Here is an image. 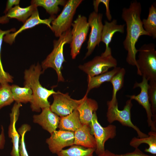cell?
<instances>
[{"instance_id": "ac0fdd59", "label": "cell", "mask_w": 156, "mask_h": 156, "mask_svg": "<svg viewBox=\"0 0 156 156\" xmlns=\"http://www.w3.org/2000/svg\"><path fill=\"white\" fill-rule=\"evenodd\" d=\"M74 133V145L96 149V140L94 136L91 133L89 125H83Z\"/></svg>"}, {"instance_id": "7a4b0ae2", "label": "cell", "mask_w": 156, "mask_h": 156, "mask_svg": "<svg viewBox=\"0 0 156 156\" xmlns=\"http://www.w3.org/2000/svg\"><path fill=\"white\" fill-rule=\"evenodd\" d=\"M43 73L41 65L39 63L36 65H32L24 73V86L29 87L32 92L33 98L30 103L31 108L34 112H39L43 108L50 107L48 99L51 95L57 92L53 88L48 90L42 86L39 79Z\"/></svg>"}, {"instance_id": "2e32d148", "label": "cell", "mask_w": 156, "mask_h": 156, "mask_svg": "<svg viewBox=\"0 0 156 156\" xmlns=\"http://www.w3.org/2000/svg\"><path fill=\"white\" fill-rule=\"evenodd\" d=\"M40 114L33 116V122L51 134L58 127L60 117L53 112L50 107L43 108Z\"/></svg>"}, {"instance_id": "4fadbf2b", "label": "cell", "mask_w": 156, "mask_h": 156, "mask_svg": "<svg viewBox=\"0 0 156 156\" xmlns=\"http://www.w3.org/2000/svg\"><path fill=\"white\" fill-rule=\"evenodd\" d=\"M51 134L46 139V142L52 153L57 154L64 147L74 145V132L59 129Z\"/></svg>"}, {"instance_id": "8fae6325", "label": "cell", "mask_w": 156, "mask_h": 156, "mask_svg": "<svg viewBox=\"0 0 156 156\" xmlns=\"http://www.w3.org/2000/svg\"><path fill=\"white\" fill-rule=\"evenodd\" d=\"M103 15L93 11L89 16L88 20L91 31L87 42V51L84 59L90 56L97 45L101 42L102 32L103 27L102 23Z\"/></svg>"}, {"instance_id": "cb8c5ba5", "label": "cell", "mask_w": 156, "mask_h": 156, "mask_svg": "<svg viewBox=\"0 0 156 156\" xmlns=\"http://www.w3.org/2000/svg\"><path fill=\"white\" fill-rule=\"evenodd\" d=\"M11 90L14 101L16 102L26 103L31 101L33 98L32 92L28 86L21 87L16 85L11 86Z\"/></svg>"}, {"instance_id": "8d00e7d4", "label": "cell", "mask_w": 156, "mask_h": 156, "mask_svg": "<svg viewBox=\"0 0 156 156\" xmlns=\"http://www.w3.org/2000/svg\"><path fill=\"white\" fill-rule=\"evenodd\" d=\"M96 156H115V154L109 150H106L103 153Z\"/></svg>"}, {"instance_id": "9a60e30c", "label": "cell", "mask_w": 156, "mask_h": 156, "mask_svg": "<svg viewBox=\"0 0 156 156\" xmlns=\"http://www.w3.org/2000/svg\"><path fill=\"white\" fill-rule=\"evenodd\" d=\"M22 106L21 103L16 102L10 115V122L8 127V135L11 139L12 143V149L10 153L11 156H20V135L16 130V125L19 115L20 108Z\"/></svg>"}, {"instance_id": "e575fe53", "label": "cell", "mask_w": 156, "mask_h": 156, "mask_svg": "<svg viewBox=\"0 0 156 156\" xmlns=\"http://www.w3.org/2000/svg\"><path fill=\"white\" fill-rule=\"evenodd\" d=\"M20 1L19 0H8L4 12L5 15L12 8V7L13 5H18Z\"/></svg>"}, {"instance_id": "5b68a950", "label": "cell", "mask_w": 156, "mask_h": 156, "mask_svg": "<svg viewBox=\"0 0 156 156\" xmlns=\"http://www.w3.org/2000/svg\"><path fill=\"white\" fill-rule=\"evenodd\" d=\"M107 104V110L106 116L107 120L110 124L117 121L123 126L133 128L137 132L138 138H145L148 136V135L142 132L131 121V111L133 106L131 99H130L127 101L122 110L118 109L117 100L115 101H108Z\"/></svg>"}, {"instance_id": "30bf717a", "label": "cell", "mask_w": 156, "mask_h": 156, "mask_svg": "<svg viewBox=\"0 0 156 156\" xmlns=\"http://www.w3.org/2000/svg\"><path fill=\"white\" fill-rule=\"evenodd\" d=\"M117 65L116 60L112 55L106 56L101 55L95 56L78 67L88 76L93 77L107 72L110 68H115Z\"/></svg>"}, {"instance_id": "6da1fadb", "label": "cell", "mask_w": 156, "mask_h": 156, "mask_svg": "<svg viewBox=\"0 0 156 156\" xmlns=\"http://www.w3.org/2000/svg\"><path fill=\"white\" fill-rule=\"evenodd\" d=\"M142 10L140 3L136 0L131 2L128 8L122 9L121 16L125 22L127 34L123 42L124 48L127 52V62L136 66V54L138 51L135 45L139 37L142 35L149 36L144 29L141 14Z\"/></svg>"}, {"instance_id": "f546056e", "label": "cell", "mask_w": 156, "mask_h": 156, "mask_svg": "<svg viewBox=\"0 0 156 156\" xmlns=\"http://www.w3.org/2000/svg\"><path fill=\"white\" fill-rule=\"evenodd\" d=\"M30 129L31 127L27 124L22 125L18 129V132L21 137L19 146L20 156H29L26 148L25 137L26 133Z\"/></svg>"}, {"instance_id": "d590c367", "label": "cell", "mask_w": 156, "mask_h": 156, "mask_svg": "<svg viewBox=\"0 0 156 156\" xmlns=\"http://www.w3.org/2000/svg\"><path fill=\"white\" fill-rule=\"evenodd\" d=\"M5 138L4 127L1 126V131L0 134V150L4 148L5 143Z\"/></svg>"}, {"instance_id": "8992f818", "label": "cell", "mask_w": 156, "mask_h": 156, "mask_svg": "<svg viewBox=\"0 0 156 156\" xmlns=\"http://www.w3.org/2000/svg\"><path fill=\"white\" fill-rule=\"evenodd\" d=\"M83 1H67L61 12L51 23V29L56 37H59L63 33L71 29L76 10Z\"/></svg>"}, {"instance_id": "7c38bea8", "label": "cell", "mask_w": 156, "mask_h": 156, "mask_svg": "<svg viewBox=\"0 0 156 156\" xmlns=\"http://www.w3.org/2000/svg\"><path fill=\"white\" fill-rule=\"evenodd\" d=\"M142 77V81L140 83L136 82L133 86V88L137 87L140 88V94L136 95H127V96L131 100L136 101L145 109L147 114L148 125L151 127V131L156 132V121L153 120L152 119L153 117L156 118V117L152 114L148 94V81L144 77Z\"/></svg>"}, {"instance_id": "603a6c76", "label": "cell", "mask_w": 156, "mask_h": 156, "mask_svg": "<svg viewBox=\"0 0 156 156\" xmlns=\"http://www.w3.org/2000/svg\"><path fill=\"white\" fill-rule=\"evenodd\" d=\"M147 137L137 138L134 137L131 140L129 144L135 148L143 143L146 144L149 146L148 148H146L144 151L155 155L156 154V132L151 131L149 132Z\"/></svg>"}, {"instance_id": "d4e9b609", "label": "cell", "mask_w": 156, "mask_h": 156, "mask_svg": "<svg viewBox=\"0 0 156 156\" xmlns=\"http://www.w3.org/2000/svg\"><path fill=\"white\" fill-rule=\"evenodd\" d=\"M67 1L65 0H32L31 4L36 7L41 6L51 16L57 14L60 11L59 5L64 6Z\"/></svg>"}, {"instance_id": "5bb4252c", "label": "cell", "mask_w": 156, "mask_h": 156, "mask_svg": "<svg viewBox=\"0 0 156 156\" xmlns=\"http://www.w3.org/2000/svg\"><path fill=\"white\" fill-rule=\"evenodd\" d=\"M55 18V16L53 15L51 16L47 19H41L40 17L38 9H37L18 30L13 33H10L5 34L3 37V40L6 43L12 45L19 34L24 30L32 28L39 24L46 25L51 29V24Z\"/></svg>"}, {"instance_id": "4dcf8cb0", "label": "cell", "mask_w": 156, "mask_h": 156, "mask_svg": "<svg viewBox=\"0 0 156 156\" xmlns=\"http://www.w3.org/2000/svg\"><path fill=\"white\" fill-rule=\"evenodd\" d=\"M148 94L151 109L154 116L156 115V81H150L148 83Z\"/></svg>"}, {"instance_id": "ba28073f", "label": "cell", "mask_w": 156, "mask_h": 156, "mask_svg": "<svg viewBox=\"0 0 156 156\" xmlns=\"http://www.w3.org/2000/svg\"><path fill=\"white\" fill-rule=\"evenodd\" d=\"M91 132L94 136L96 146L95 152L97 155L103 153L105 151V144L109 139L114 138L116 134V127L110 124L107 126H102L98 121L96 112H94L90 125Z\"/></svg>"}, {"instance_id": "f35d334b", "label": "cell", "mask_w": 156, "mask_h": 156, "mask_svg": "<svg viewBox=\"0 0 156 156\" xmlns=\"http://www.w3.org/2000/svg\"></svg>"}, {"instance_id": "83f0119b", "label": "cell", "mask_w": 156, "mask_h": 156, "mask_svg": "<svg viewBox=\"0 0 156 156\" xmlns=\"http://www.w3.org/2000/svg\"><path fill=\"white\" fill-rule=\"evenodd\" d=\"M126 73L125 69L121 68L120 70L112 78L110 82L113 86L112 97L111 101H115L117 100L116 94L117 92L123 87L124 79Z\"/></svg>"}, {"instance_id": "3957f363", "label": "cell", "mask_w": 156, "mask_h": 156, "mask_svg": "<svg viewBox=\"0 0 156 156\" xmlns=\"http://www.w3.org/2000/svg\"><path fill=\"white\" fill-rule=\"evenodd\" d=\"M71 29L63 33L57 40L53 41V48L51 52L42 62L41 66L44 73L48 68H52L56 72L58 81L64 82L62 70V64L66 61L63 54L64 47L66 44H70L72 39Z\"/></svg>"}, {"instance_id": "484cf974", "label": "cell", "mask_w": 156, "mask_h": 156, "mask_svg": "<svg viewBox=\"0 0 156 156\" xmlns=\"http://www.w3.org/2000/svg\"><path fill=\"white\" fill-rule=\"evenodd\" d=\"M144 30L149 36L153 39L156 38V7L155 4H152L149 8V13L146 19L142 21Z\"/></svg>"}, {"instance_id": "836d02e7", "label": "cell", "mask_w": 156, "mask_h": 156, "mask_svg": "<svg viewBox=\"0 0 156 156\" xmlns=\"http://www.w3.org/2000/svg\"><path fill=\"white\" fill-rule=\"evenodd\" d=\"M115 156H156L150 155L145 154L142 152L138 148H135V150L132 152L124 154H116Z\"/></svg>"}, {"instance_id": "74e56055", "label": "cell", "mask_w": 156, "mask_h": 156, "mask_svg": "<svg viewBox=\"0 0 156 156\" xmlns=\"http://www.w3.org/2000/svg\"><path fill=\"white\" fill-rule=\"evenodd\" d=\"M10 18L8 17L6 15L0 16V24H4L8 23Z\"/></svg>"}, {"instance_id": "7402d4cb", "label": "cell", "mask_w": 156, "mask_h": 156, "mask_svg": "<svg viewBox=\"0 0 156 156\" xmlns=\"http://www.w3.org/2000/svg\"><path fill=\"white\" fill-rule=\"evenodd\" d=\"M37 9V7L33 4L25 8L17 5L12 8L5 15L9 18H15L24 23Z\"/></svg>"}, {"instance_id": "e0dca14e", "label": "cell", "mask_w": 156, "mask_h": 156, "mask_svg": "<svg viewBox=\"0 0 156 156\" xmlns=\"http://www.w3.org/2000/svg\"><path fill=\"white\" fill-rule=\"evenodd\" d=\"M125 25H118L117 20L114 19L109 22L105 21V24L102 32L101 42H103L105 45V49L104 52L101 55L108 56L112 55V50L109 47V44L111 42L112 37L116 32L123 33Z\"/></svg>"}, {"instance_id": "52a82bcc", "label": "cell", "mask_w": 156, "mask_h": 156, "mask_svg": "<svg viewBox=\"0 0 156 156\" xmlns=\"http://www.w3.org/2000/svg\"><path fill=\"white\" fill-rule=\"evenodd\" d=\"M70 55L74 59L79 53L82 46L86 40L90 26L86 17L79 15L72 25Z\"/></svg>"}, {"instance_id": "d6a6232c", "label": "cell", "mask_w": 156, "mask_h": 156, "mask_svg": "<svg viewBox=\"0 0 156 156\" xmlns=\"http://www.w3.org/2000/svg\"><path fill=\"white\" fill-rule=\"evenodd\" d=\"M109 0H94L93 1V5L95 12L98 13V7L101 3H103L105 6L106 9L105 15L108 20L110 21L112 19V16L109 7Z\"/></svg>"}, {"instance_id": "44dd1931", "label": "cell", "mask_w": 156, "mask_h": 156, "mask_svg": "<svg viewBox=\"0 0 156 156\" xmlns=\"http://www.w3.org/2000/svg\"><path fill=\"white\" fill-rule=\"evenodd\" d=\"M120 67H116L112 70L93 77H87L88 88L86 94L92 89L99 87L103 83L110 82L112 78L120 69Z\"/></svg>"}, {"instance_id": "ffe728a7", "label": "cell", "mask_w": 156, "mask_h": 156, "mask_svg": "<svg viewBox=\"0 0 156 156\" xmlns=\"http://www.w3.org/2000/svg\"><path fill=\"white\" fill-rule=\"evenodd\" d=\"M82 125L76 109L68 115L60 117L58 127L60 130L74 132Z\"/></svg>"}, {"instance_id": "4316f807", "label": "cell", "mask_w": 156, "mask_h": 156, "mask_svg": "<svg viewBox=\"0 0 156 156\" xmlns=\"http://www.w3.org/2000/svg\"><path fill=\"white\" fill-rule=\"evenodd\" d=\"M95 148H87L73 145L66 149H63L58 153V156H93Z\"/></svg>"}, {"instance_id": "f1b7e54d", "label": "cell", "mask_w": 156, "mask_h": 156, "mask_svg": "<svg viewBox=\"0 0 156 156\" xmlns=\"http://www.w3.org/2000/svg\"><path fill=\"white\" fill-rule=\"evenodd\" d=\"M14 101L11 86L8 83H5L0 85V109L4 107L10 105Z\"/></svg>"}, {"instance_id": "d6986e66", "label": "cell", "mask_w": 156, "mask_h": 156, "mask_svg": "<svg viewBox=\"0 0 156 156\" xmlns=\"http://www.w3.org/2000/svg\"><path fill=\"white\" fill-rule=\"evenodd\" d=\"M98 108V105L97 101L87 97L77 109L79 113L81 123L83 125H90L93 114Z\"/></svg>"}, {"instance_id": "277c9868", "label": "cell", "mask_w": 156, "mask_h": 156, "mask_svg": "<svg viewBox=\"0 0 156 156\" xmlns=\"http://www.w3.org/2000/svg\"><path fill=\"white\" fill-rule=\"evenodd\" d=\"M153 43L145 44L138 50L137 73L148 81H156V51Z\"/></svg>"}, {"instance_id": "1f68e13d", "label": "cell", "mask_w": 156, "mask_h": 156, "mask_svg": "<svg viewBox=\"0 0 156 156\" xmlns=\"http://www.w3.org/2000/svg\"><path fill=\"white\" fill-rule=\"evenodd\" d=\"M15 28H12L5 31H3L0 28V78L6 77L8 75V73L4 70L1 60V51L2 42L4 36L7 34L11 32H15Z\"/></svg>"}, {"instance_id": "9c48e42d", "label": "cell", "mask_w": 156, "mask_h": 156, "mask_svg": "<svg viewBox=\"0 0 156 156\" xmlns=\"http://www.w3.org/2000/svg\"><path fill=\"white\" fill-rule=\"evenodd\" d=\"M53 101L50 105L51 111L60 117L68 115L76 109L79 106L87 97L86 94L81 99H72L68 93H63L59 91L53 95Z\"/></svg>"}]
</instances>
